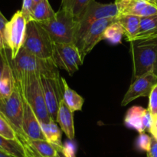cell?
<instances>
[{
    "label": "cell",
    "mask_w": 157,
    "mask_h": 157,
    "mask_svg": "<svg viewBox=\"0 0 157 157\" xmlns=\"http://www.w3.org/2000/svg\"><path fill=\"white\" fill-rule=\"evenodd\" d=\"M10 61L15 79L29 74H36L47 78H61L58 68L52 58H39L24 48H21L17 56Z\"/></svg>",
    "instance_id": "6da1fadb"
},
{
    "label": "cell",
    "mask_w": 157,
    "mask_h": 157,
    "mask_svg": "<svg viewBox=\"0 0 157 157\" xmlns=\"http://www.w3.org/2000/svg\"><path fill=\"white\" fill-rule=\"evenodd\" d=\"M23 99L29 103L41 123H48L52 121L44 100V92L40 75L29 74L15 79Z\"/></svg>",
    "instance_id": "7a4b0ae2"
},
{
    "label": "cell",
    "mask_w": 157,
    "mask_h": 157,
    "mask_svg": "<svg viewBox=\"0 0 157 157\" xmlns=\"http://www.w3.org/2000/svg\"><path fill=\"white\" fill-rule=\"evenodd\" d=\"M130 42L133 57V81L148 72L157 75V36Z\"/></svg>",
    "instance_id": "3957f363"
},
{
    "label": "cell",
    "mask_w": 157,
    "mask_h": 157,
    "mask_svg": "<svg viewBox=\"0 0 157 157\" xmlns=\"http://www.w3.org/2000/svg\"><path fill=\"white\" fill-rule=\"evenodd\" d=\"M47 31L54 43H74L78 23L73 13L60 8L53 18L39 22Z\"/></svg>",
    "instance_id": "277c9868"
},
{
    "label": "cell",
    "mask_w": 157,
    "mask_h": 157,
    "mask_svg": "<svg viewBox=\"0 0 157 157\" xmlns=\"http://www.w3.org/2000/svg\"><path fill=\"white\" fill-rule=\"evenodd\" d=\"M22 48L39 58L48 59L52 58L54 42L39 22L30 21L27 23Z\"/></svg>",
    "instance_id": "5b68a950"
},
{
    "label": "cell",
    "mask_w": 157,
    "mask_h": 157,
    "mask_svg": "<svg viewBox=\"0 0 157 157\" xmlns=\"http://www.w3.org/2000/svg\"><path fill=\"white\" fill-rule=\"evenodd\" d=\"M0 112L12 125L18 135V140L24 145L26 143L25 135L22 129L24 99L16 83L10 96L0 99Z\"/></svg>",
    "instance_id": "8992f818"
},
{
    "label": "cell",
    "mask_w": 157,
    "mask_h": 157,
    "mask_svg": "<svg viewBox=\"0 0 157 157\" xmlns=\"http://www.w3.org/2000/svg\"><path fill=\"white\" fill-rule=\"evenodd\" d=\"M119 15V11L114 2L104 4L93 0L87 5L78 18V30L74 43L76 45L80 41L84 32L95 21L101 18L118 17Z\"/></svg>",
    "instance_id": "52a82bcc"
},
{
    "label": "cell",
    "mask_w": 157,
    "mask_h": 157,
    "mask_svg": "<svg viewBox=\"0 0 157 157\" xmlns=\"http://www.w3.org/2000/svg\"><path fill=\"white\" fill-rule=\"evenodd\" d=\"M27 21L21 10L17 11L6 24L5 43L10 51V58L14 59L22 48L27 28Z\"/></svg>",
    "instance_id": "ba28073f"
},
{
    "label": "cell",
    "mask_w": 157,
    "mask_h": 157,
    "mask_svg": "<svg viewBox=\"0 0 157 157\" xmlns=\"http://www.w3.org/2000/svg\"><path fill=\"white\" fill-rule=\"evenodd\" d=\"M52 60L58 68L72 75L83 64L82 57L75 43H54Z\"/></svg>",
    "instance_id": "9c48e42d"
},
{
    "label": "cell",
    "mask_w": 157,
    "mask_h": 157,
    "mask_svg": "<svg viewBox=\"0 0 157 157\" xmlns=\"http://www.w3.org/2000/svg\"><path fill=\"white\" fill-rule=\"evenodd\" d=\"M117 18L118 17L101 18L90 25V27L84 32L82 38L75 45L78 47L83 60L98 43L104 39L103 35L107 26L116 22Z\"/></svg>",
    "instance_id": "30bf717a"
},
{
    "label": "cell",
    "mask_w": 157,
    "mask_h": 157,
    "mask_svg": "<svg viewBox=\"0 0 157 157\" xmlns=\"http://www.w3.org/2000/svg\"><path fill=\"white\" fill-rule=\"evenodd\" d=\"M40 78L48 111L50 114L51 118L56 122L58 108L60 103L63 99L64 94V86L61 77L52 78L40 75Z\"/></svg>",
    "instance_id": "8fae6325"
},
{
    "label": "cell",
    "mask_w": 157,
    "mask_h": 157,
    "mask_svg": "<svg viewBox=\"0 0 157 157\" xmlns=\"http://www.w3.org/2000/svg\"><path fill=\"white\" fill-rule=\"evenodd\" d=\"M157 84V75L148 72L133 80L124 95L121 106H125L139 97H149L152 89Z\"/></svg>",
    "instance_id": "7c38bea8"
},
{
    "label": "cell",
    "mask_w": 157,
    "mask_h": 157,
    "mask_svg": "<svg viewBox=\"0 0 157 157\" xmlns=\"http://www.w3.org/2000/svg\"><path fill=\"white\" fill-rule=\"evenodd\" d=\"M22 129L27 140L42 139L46 140L41 124L36 115L29 103L24 100V114H23Z\"/></svg>",
    "instance_id": "4fadbf2b"
},
{
    "label": "cell",
    "mask_w": 157,
    "mask_h": 157,
    "mask_svg": "<svg viewBox=\"0 0 157 157\" xmlns=\"http://www.w3.org/2000/svg\"><path fill=\"white\" fill-rule=\"evenodd\" d=\"M56 123L59 124L61 130L70 140L75 139V124H74V112L65 104L64 99L60 103L57 115Z\"/></svg>",
    "instance_id": "5bb4252c"
},
{
    "label": "cell",
    "mask_w": 157,
    "mask_h": 157,
    "mask_svg": "<svg viewBox=\"0 0 157 157\" xmlns=\"http://www.w3.org/2000/svg\"><path fill=\"white\" fill-rule=\"evenodd\" d=\"M6 49H5L6 62H5L2 75L0 78V99H6L10 96L11 94L13 92L14 89H15V83H16L13 69H12V65H11V61L9 60V57L6 54Z\"/></svg>",
    "instance_id": "9a60e30c"
},
{
    "label": "cell",
    "mask_w": 157,
    "mask_h": 157,
    "mask_svg": "<svg viewBox=\"0 0 157 157\" xmlns=\"http://www.w3.org/2000/svg\"><path fill=\"white\" fill-rule=\"evenodd\" d=\"M141 17L134 15H120L118 21L124 29V35L128 42L133 41L139 31Z\"/></svg>",
    "instance_id": "2e32d148"
},
{
    "label": "cell",
    "mask_w": 157,
    "mask_h": 157,
    "mask_svg": "<svg viewBox=\"0 0 157 157\" xmlns=\"http://www.w3.org/2000/svg\"><path fill=\"white\" fill-rule=\"evenodd\" d=\"M146 109L142 106H133L126 112L124 124L127 128L135 129L139 133L144 132L143 127V115Z\"/></svg>",
    "instance_id": "e0dca14e"
},
{
    "label": "cell",
    "mask_w": 157,
    "mask_h": 157,
    "mask_svg": "<svg viewBox=\"0 0 157 157\" xmlns=\"http://www.w3.org/2000/svg\"><path fill=\"white\" fill-rule=\"evenodd\" d=\"M156 36H157V15L141 17L139 31L133 40L144 39Z\"/></svg>",
    "instance_id": "ac0fdd59"
},
{
    "label": "cell",
    "mask_w": 157,
    "mask_h": 157,
    "mask_svg": "<svg viewBox=\"0 0 157 157\" xmlns=\"http://www.w3.org/2000/svg\"><path fill=\"white\" fill-rule=\"evenodd\" d=\"M61 79H62L63 86H64L63 99L65 104L73 112L75 111H81L84 103V98L77 93L75 90L71 89L64 78L61 77Z\"/></svg>",
    "instance_id": "d6986e66"
},
{
    "label": "cell",
    "mask_w": 157,
    "mask_h": 157,
    "mask_svg": "<svg viewBox=\"0 0 157 157\" xmlns=\"http://www.w3.org/2000/svg\"><path fill=\"white\" fill-rule=\"evenodd\" d=\"M55 15L48 0H41L37 4L34 5L31 14V21L43 22L53 18Z\"/></svg>",
    "instance_id": "ffe728a7"
},
{
    "label": "cell",
    "mask_w": 157,
    "mask_h": 157,
    "mask_svg": "<svg viewBox=\"0 0 157 157\" xmlns=\"http://www.w3.org/2000/svg\"><path fill=\"white\" fill-rule=\"evenodd\" d=\"M40 124L46 140L57 148L63 147L61 143V131L57 125L56 122L52 120L48 123H40Z\"/></svg>",
    "instance_id": "44dd1931"
},
{
    "label": "cell",
    "mask_w": 157,
    "mask_h": 157,
    "mask_svg": "<svg viewBox=\"0 0 157 157\" xmlns=\"http://www.w3.org/2000/svg\"><path fill=\"white\" fill-rule=\"evenodd\" d=\"M0 149L15 157H27L25 149L19 140L9 139L1 135Z\"/></svg>",
    "instance_id": "7402d4cb"
},
{
    "label": "cell",
    "mask_w": 157,
    "mask_h": 157,
    "mask_svg": "<svg viewBox=\"0 0 157 157\" xmlns=\"http://www.w3.org/2000/svg\"><path fill=\"white\" fill-rule=\"evenodd\" d=\"M124 35V29L117 18L116 22L107 26L104 32L103 38L107 39L111 44L117 45L121 43V40Z\"/></svg>",
    "instance_id": "603a6c76"
},
{
    "label": "cell",
    "mask_w": 157,
    "mask_h": 157,
    "mask_svg": "<svg viewBox=\"0 0 157 157\" xmlns=\"http://www.w3.org/2000/svg\"><path fill=\"white\" fill-rule=\"evenodd\" d=\"M0 135L9 139L18 140V135L12 125L6 119V117L0 112Z\"/></svg>",
    "instance_id": "cb8c5ba5"
},
{
    "label": "cell",
    "mask_w": 157,
    "mask_h": 157,
    "mask_svg": "<svg viewBox=\"0 0 157 157\" xmlns=\"http://www.w3.org/2000/svg\"><path fill=\"white\" fill-rule=\"evenodd\" d=\"M150 2L147 0H133L121 15H134L139 16L140 12Z\"/></svg>",
    "instance_id": "d4e9b609"
},
{
    "label": "cell",
    "mask_w": 157,
    "mask_h": 157,
    "mask_svg": "<svg viewBox=\"0 0 157 157\" xmlns=\"http://www.w3.org/2000/svg\"><path fill=\"white\" fill-rule=\"evenodd\" d=\"M152 137L148 134L144 132H141L136 139V148L141 152H148L151 146Z\"/></svg>",
    "instance_id": "484cf974"
},
{
    "label": "cell",
    "mask_w": 157,
    "mask_h": 157,
    "mask_svg": "<svg viewBox=\"0 0 157 157\" xmlns=\"http://www.w3.org/2000/svg\"><path fill=\"white\" fill-rule=\"evenodd\" d=\"M93 0H74L73 6H72V12L75 19L78 21L81 13L84 10L87 5Z\"/></svg>",
    "instance_id": "4316f807"
},
{
    "label": "cell",
    "mask_w": 157,
    "mask_h": 157,
    "mask_svg": "<svg viewBox=\"0 0 157 157\" xmlns=\"http://www.w3.org/2000/svg\"><path fill=\"white\" fill-rule=\"evenodd\" d=\"M148 109L152 115H157V84L153 88L149 96Z\"/></svg>",
    "instance_id": "83f0119b"
},
{
    "label": "cell",
    "mask_w": 157,
    "mask_h": 157,
    "mask_svg": "<svg viewBox=\"0 0 157 157\" xmlns=\"http://www.w3.org/2000/svg\"><path fill=\"white\" fill-rule=\"evenodd\" d=\"M33 6V0H23L22 7H21V11L25 18L27 22H29L31 21V14H32Z\"/></svg>",
    "instance_id": "f1b7e54d"
},
{
    "label": "cell",
    "mask_w": 157,
    "mask_h": 157,
    "mask_svg": "<svg viewBox=\"0 0 157 157\" xmlns=\"http://www.w3.org/2000/svg\"><path fill=\"white\" fill-rule=\"evenodd\" d=\"M8 20L6 17L0 12V51L6 49V43H5V29Z\"/></svg>",
    "instance_id": "f546056e"
},
{
    "label": "cell",
    "mask_w": 157,
    "mask_h": 157,
    "mask_svg": "<svg viewBox=\"0 0 157 157\" xmlns=\"http://www.w3.org/2000/svg\"><path fill=\"white\" fill-rule=\"evenodd\" d=\"M152 122H153V115L148 109H146L143 115V127L144 131H148L150 132L151 129Z\"/></svg>",
    "instance_id": "4dcf8cb0"
},
{
    "label": "cell",
    "mask_w": 157,
    "mask_h": 157,
    "mask_svg": "<svg viewBox=\"0 0 157 157\" xmlns=\"http://www.w3.org/2000/svg\"><path fill=\"white\" fill-rule=\"evenodd\" d=\"M132 1L133 0H115L114 3L117 7L120 15H121L125 11V9L128 7Z\"/></svg>",
    "instance_id": "1f68e13d"
},
{
    "label": "cell",
    "mask_w": 157,
    "mask_h": 157,
    "mask_svg": "<svg viewBox=\"0 0 157 157\" xmlns=\"http://www.w3.org/2000/svg\"><path fill=\"white\" fill-rule=\"evenodd\" d=\"M152 137L150 149L147 152V157H157V139L153 136Z\"/></svg>",
    "instance_id": "d6a6232c"
},
{
    "label": "cell",
    "mask_w": 157,
    "mask_h": 157,
    "mask_svg": "<svg viewBox=\"0 0 157 157\" xmlns=\"http://www.w3.org/2000/svg\"><path fill=\"white\" fill-rule=\"evenodd\" d=\"M74 0H61V8L70 11L72 12V6H73ZM73 13V12H72Z\"/></svg>",
    "instance_id": "836d02e7"
},
{
    "label": "cell",
    "mask_w": 157,
    "mask_h": 157,
    "mask_svg": "<svg viewBox=\"0 0 157 157\" xmlns=\"http://www.w3.org/2000/svg\"><path fill=\"white\" fill-rule=\"evenodd\" d=\"M5 49L0 51V78H1L2 75L3 69H4V66H5V62H6V58H5Z\"/></svg>",
    "instance_id": "e575fe53"
},
{
    "label": "cell",
    "mask_w": 157,
    "mask_h": 157,
    "mask_svg": "<svg viewBox=\"0 0 157 157\" xmlns=\"http://www.w3.org/2000/svg\"><path fill=\"white\" fill-rule=\"evenodd\" d=\"M153 115V122H152V126L151 129H150V132H157V115Z\"/></svg>",
    "instance_id": "d590c367"
},
{
    "label": "cell",
    "mask_w": 157,
    "mask_h": 157,
    "mask_svg": "<svg viewBox=\"0 0 157 157\" xmlns=\"http://www.w3.org/2000/svg\"><path fill=\"white\" fill-rule=\"evenodd\" d=\"M32 156H33V155H32ZM34 157H35V156H34ZM55 157H68L67 155H66L65 152H64V146H63V147H61V148H58V153H57V155Z\"/></svg>",
    "instance_id": "8d00e7d4"
},
{
    "label": "cell",
    "mask_w": 157,
    "mask_h": 157,
    "mask_svg": "<svg viewBox=\"0 0 157 157\" xmlns=\"http://www.w3.org/2000/svg\"><path fill=\"white\" fill-rule=\"evenodd\" d=\"M0 157H15V156H13V155H10V154L7 153V152H4V151L0 149Z\"/></svg>",
    "instance_id": "74e56055"
},
{
    "label": "cell",
    "mask_w": 157,
    "mask_h": 157,
    "mask_svg": "<svg viewBox=\"0 0 157 157\" xmlns=\"http://www.w3.org/2000/svg\"><path fill=\"white\" fill-rule=\"evenodd\" d=\"M151 135H152V136H153V137H154L155 139H157V132H152Z\"/></svg>",
    "instance_id": "f35d334b"
},
{
    "label": "cell",
    "mask_w": 157,
    "mask_h": 157,
    "mask_svg": "<svg viewBox=\"0 0 157 157\" xmlns=\"http://www.w3.org/2000/svg\"><path fill=\"white\" fill-rule=\"evenodd\" d=\"M41 0H33V2H34V5L37 4V3L39 2H41Z\"/></svg>",
    "instance_id": "ab89813d"
},
{
    "label": "cell",
    "mask_w": 157,
    "mask_h": 157,
    "mask_svg": "<svg viewBox=\"0 0 157 157\" xmlns=\"http://www.w3.org/2000/svg\"><path fill=\"white\" fill-rule=\"evenodd\" d=\"M153 1H154V2L156 3V4L157 5V0H153Z\"/></svg>",
    "instance_id": "60d3db41"
},
{
    "label": "cell",
    "mask_w": 157,
    "mask_h": 157,
    "mask_svg": "<svg viewBox=\"0 0 157 157\" xmlns=\"http://www.w3.org/2000/svg\"><path fill=\"white\" fill-rule=\"evenodd\" d=\"M27 157H34V156H32V155H28Z\"/></svg>",
    "instance_id": "b9f144b4"
}]
</instances>
